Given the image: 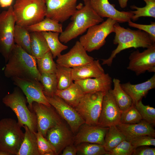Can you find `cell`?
Instances as JSON below:
<instances>
[{
    "instance_id": "cell-9",
    "label": "cell",
    "mask_w": 155,
    "mask_h": 155,
    "mask_svg": "<svg viewBox=\"0 0 155 155\" xmlns=\"http://www.w3.org/2000/svg\"><path fill=\"white\" fill-rule=\"evenodd\" d=\"M16 22L12 6L0 13V53L6 63L15 44L14 33Z\"/></svg>"
},
{
    "instance_id": "cell-13",
    "label": "cell",
    "mask_w": 155,
    "mask_h": 155,
    "mask_svg": "<svg viewBox=\"0 0 155 155\" xmlns=\"http://www.w3.org/2000/svg\"><path fill=\"white\" fill-rule=\"evenodd\" d=\"M43 0L47 8L46 17L59 22L63 23L67 20L77 8L78 0Z\"/></svg>"
},
{
    "instance_id": "cell-23",
    "label": "cell",
    "mask_w": 155,
    "mask_h": 155,
    "mask_svg": "<svg viewBox=\"0 0 155 155\" xmlns=\"http://www.w3.org/2000/svg\"><path fill=\"white\" fill-rule=\"evenodd\" d=\"M105 73L98 60L72 68L73 79L74 81L99 77Z\"/></svg>"
},
{
    "instance_id": "cell-12",
    "label": "cell",
    "mask_w": 155,
    "mask_h": 155,
    "mask_svg": "<svg viewBox=\"0 0 155 155\" xmlns=\"http://www.w3.org/2000/svg\"><path fill=\"white\" fill-rule=\"evenodd\" d=\"M46 97L49 103L69 124L73 133L77 132L80 127L85 123L75 108L62 98L55 94L51 97Z\"/></svg>"
},
{
    "instance_id": "cell-11",
    "label": "cell",
    "mask_w": 155,
    "mask_h": 155,
    "mask_svg": "<svg viewBox=\"0 0 155 155\" xmlns=\"http://www.w3.org/2000/svg\"><path fill=\"white\" fill-rule=\"evenodd\" d=\"M15 85L22 90L26 96L28 108L32 111L33 102L41 103L46 106L51 105L43 92V87L37 80L18 78H11Z\"/></svg>"
},
{
    "instance_id": "cell-42",
    "label": "cell",
    "mask_w": 155,
    "mask_h": 155,
    "mask_svg": "<svg viewBox=\"0 0 155 155\" xmlns=\"http://www.w3.org/2000/svg\"><path fill=\"white\" fill-rule=\"evenodd\" d=\"M128 25L136 28L148 33L151 37L153 41L155 42V22H151L148 25L137 24L131 20L128 22Z\"/></svg>"
},
{
    "instance_id": "cell-10",
    "label": "cell",
    "mask_w": 155,
    "mask_h": 155,
    "mask_svg": "<svg viewBox=\"0 0 155 155\" xmlns=\"http://www.w3.org/2000/svg\"><path fill=\"white\" fill-rule=\"evenodd\" d=\"M127 69L137 75L146 71L155 72V43L142 52L138 50L132 52L129 57Z\"/></svg>"
},
{
    "instance_id": "cell-32",
    "label": "cell",
    "mask_w": 155,
    "mask_h": 155,
    "mask_svg": "<svg viewBox=\"0 0 155 155\" xmlns=\"http://www.w3.org/2000/svg\"><path fill=\"white\" fill-rule=\"evenodd\" d=\"M57 64L55 73L58 90L65 89L73 83L72 68L60 66Z\"/></svg>"
},
{
    "instance_id": "cell-1",
    "label": "cell",
    "mask_w": 155,
    "mask_h": 155,
    "mask_svg": "<svg viewBox=\"0 0 155 155\" xmlns=\"http://www.w3.org/2000/svg\"><path fill=\"white\" fill-rule=\"evenodd\" d=\"M4 73L7 78H18L40 81L41 74L36 59L15 44L6 63Z\"/></svg>"
},
{
    "instance_id": "cell-27",
    "label": "cell",
    "mask_w": 155,
    "mask_h": 155,
    "mask_svg": "<svg viewBox=\"0 0 155 155\" xmlns=\"http://www.w3.org/2000/svg\"><path fill=\"white\" fill-rule=\"evenodd\" d=\"M31 55L36 59L42 57L50 51L47 42L41 32H30Z\"/></svg>"
},
{
    "instance_id": "cell-24",
    "label": "cell",
    "mask_w": 155,
    "mask_h": 155,
    "mask_svg": "<svg viewBox=\"0 0 155 155\" xmlns=\"http://www.w3.org/2000/svg\"><path fill=\"white\" fill-rule=\"evenodd\" d=\"M84 94L80 86L74 82L65 89L57 90L55 95L62 98L71 106L75 108Z\"/></svg>"
},
{
    "instance_id": "cell-16",
    "label": "cell",
    "mask_w": 155,
    "mask_h": 155,
    "mask_svg": "<svg viewBox=\"0 0 155 155\" xmlns=\"http://www.w3.org/2000/svg\"><path fill=\"white\" fill-rule=\"evenodd\" d=\"M90 6L100 17L110 18L117 22L123 23L131 20L134 14L130 11H120L117 9L115 5L111 4L108 0H90Z\"/></svg>"
},
{
    "instance_id": "cell-43",
    "label": "cell",
    "mask_w": 155,
    "mask_h": 155,
    "mask_svg": "<svg viewBox=\"0 0 155 155\" xmlns=\"http://www.w3.org/2000/svg\"><path fill=\"white\" fill-rule=\"evenodd\" d=\"M132 155H155V148L149 146H142L134 149Z\"/></svg>"
},
{
    "instance_id": "cell-36",
    "label": "cell",
    "mask_w": 155,
    "mask_h": 155,
    "mask_svg": "<svg viewBox=\"0 0 155 155\" xmlns=\"http://www.w3.org/2000/svg\"><path fill=\"white\" fill-rule=\"evenodd\" d=\"M79 145L77 147V152L81 155H108V154L103 145L88 143H82Z\"/></svg>"
},
{
    "instance_id": "cell-29",
    "label": "cell",
    "mask_w": 155,
    "mask_h": 155,
    "mask_svg": "<svg viewBox=\"0 0 155 155\" xmlns=\"http://www.w3.org/2000/svg\"><path fill=\"white\" fill-rule=\"evenodd\" d=\"M46 39L53 58L61 55V52L68 48L59 39V33L51 31L41 32Z\"/></svg>"
},
{
    "instance_id": "cell-31",
    "label": "cell",
    "mask_w": 155,
    "mask_h": 155,
    "mask_svg": "<svg viewBox=\"0 0 155 155\" xmlns=\"http://www.w3.org/2000/svg\"><path fill=\"white\" fill-rule=\"evenodd\" d=\"M14 41L16 44L31 55L30 32L25 27L16 24L14 30Z\"/></svg>"
},
{
    "instance_id": "cell-6",
    "label": "cell",
    "mask_w": 155,
    "mask_h": 155,
    "mask_svg": "<svg viewBox=\"0 0 155 155\" xmlns=\"http://www.w3.org/2000/svg\"><path fill=\"white\" fill-rule=\"evenodd\" d=\"M22 127L14 119L5 118L0 120V150L17 155L23 140Z\"/></svg>"
},
{
    "instance_id": "cell-17",
    "label": "cell",
    "mask_w": 155,
    "mask_h": 155,
    "mask_svg": "<svg viewBox=\"0 0 155 155\" xmlns=\"http://www.w3.org/2000/svg\"><path fill=\"white\" fill-rule=\"evenodd\" d=\"M71 131L62 121L47 131L45 138L58 155L67 146L73 144L74 137Z\"/></svg>"
},
{
    "instance_id": "cell-37",
    "label": "cell",
    "mask_w": 155,
    "mask_h": 155,
    "mask_svg": "<svg viewBox=\"0 0 155 155\" xmlns=\"http://www.w3.org/2000/svg\"><path fill=\"white\" fill-rule=\"evenodd\" d=\"M135 106L140 114L142 119L153 125L155 124V108L149 105H144L140 100Z\"/></svg>"
},
{
    "instance_id": "cell-44",
    "label": "cell",
    "mask_w": 155,
    "mask_h": 155,
    "mask_svg": "<svg viewBox=\"0 0 155 155\" xmlns=\"http://www.w3.org/2000/svg\"><path fill=\"white\" fill-rule=\"evenodd\" d=\"M78 150L73 144L66 146L63 150L62 155H75L77 153Z\"/></svg>"
},
{
    "instance_id": "cell-45",
    "label": "cell",
    "mask_w": 155,
    "mask_h": 155,
    "mask_svg": "<svg viewBox=\"0 0 155 155\" xmlns=\"http://www.w3.org/2000/svg\"><path fill=\"white\" fill-rule=\"evenodd\" d=\"M13 0H0V6L2 7H9Z\"/></svg>"
},
{
    "instance_id": "cell-40",
    "label": "cell",
    "mask_w": 155,
    "mask_h": 155,
    "mask_svg": "<svg viewBox=\"0 0 155 155\" xmlns=\"http://www.w3.org/2000/svg\"><path fill=\"white\" fill-rule=\"evenodd\" d=\"M134 149L129 141L125 140L109 151L108 155H131Z\"/></svg>"
},
{
    "instance_id": "cell-39",
    "label": "cell",
    "mask_w": 155,
    "mask_h": 155,
    "mask_svg": "<svg viewBox=\"0 0 155 155\" xmlns=\"http://www.w3.org/2000/svg\"><path fill=\"white\" fill-rule=\"evenodd\" d=\"M35 133L40 155H56L53 148L46 139L39 132Z\"/></svg>"
},
{
    "instance_id": "cell-30",
    "label": "cell",
    "mask_w": 155,
    "mask_h": 155,
    "mask_svg": "<svg viewBox=\"0 0 155 155\" xmlns=\"http://www.w3.org/2000/svg\"><path fill=\"white\" fill-rule=\"evenodd\" d=\"M126 140L125 135L116 125L108 127L104 139L103 146L108 152L115 147L122 141Z\"/></svg>"
},
{
    "instance_id": "cell-28",
    "label": "cell",
    "mask_w": 155,
    "mask_h": 155,
    "mask_svg": "<svg viewBox=\"0 0 155 155\" xmlns=\"http://www.w3.org/2000/svg\"><path fill=\"white\" fill-rule=\"evenodd\" d=\"M25 27L30 32L51 31L61 33L63 31L61 24L46 17L36 24Z\"/></svg>"
},
{
    "instance_id": "cell-20",
    "label": "cell",
    "mask_w": 155,
    "mask_h": 155,
    "mask_svg": "<svg viewBox=\"0 0 155 155\" xmlns=\"http://www.w3.org/2000/svg\"><path fill=\"white\" fill-rule=\"evenodd\" d=\"M116 126L125 135L126 140L128 141L142 135L155 137V130L154 125L143 119L139 123L134 124L119 123Z\"/></svg>"
},
{
    "instance_id": "cell-35",
    "label": "cell",
    "mask_w": 155,
    "mask_h": 155,
    "mask_svg": "<svg viewBox=\"0 0 155 155\" xmlns=\"http://www.w3.org/2000/svg\"><path fill=\"white\" fill-rule=\"evenodd\" d=\"M40 82L43 87V92L46 97H51L55 94L57 84L55 73L41 74Z\"/></svg>"
},
{
    "instance_id": "cell-5",
    "label": "cell",
    "mask_w": 155,
    "mask_h": 155,
    "mask_svg": "<svg viewBox=\"0 0 155 155\" xmlns=\"http://www.w3.org/2000/svg\"><path fill=\"white\" fill-rule=\"evenodd\" d=\"M26 100L23 95L17 88L15 89L12 93L6 95L2 99L3 103L15 114L18 122L21 126H26L31 131L35 133L37 131L36 116L27 106Z\"/></svg>"
},
{
    "instance_id": "cell-7",
    "label": "cell",
    "mask_w": 155,
    "mask_h": 155,
    "mask_svg": "<svg viewBox=\"0 0 155 155\" xmlns=\"http://www.w3.org/2000/svg\"><path fill=\"white\" fill-rule=\"evenodd\" d=\"M117 22L107 18L101 24L89 28L86 33L80 37L79 41L87 52L99 50L105 44L106 38L114 32V25Z\"/></svg>"
},
{
    "instance_id": "cell-25",
    "label": "cell",
    "mask_w": 155,
    "mask_h": 155,
    "mask_svg": "<svg viewBox=\"0 0 155 155\" xmlns=\"http://www.w3.org/2000/svg\"><path fill=\"white\" fill-rule=\"evenodd\" d=\"M23 127L25 131L24 137L17 155H40L35 133L26 126Z\"/></svg>"
},
{
    "instance_id": "cell-18",
    "label": "cell",
    "mask_w": 155,
    "mask_h": 155,
    "mask_svg": "<svg viewBox=\"0 0 155 155\" xmlns=\"http://www.w3.org/2000/svg\"><path fill=\"white\" fill-rule=\"evenodd\" d=\"M94 60L89 55L79 41L67 53L57 57V64L60 66L73 68L90 63Z\"/></svg>"
},
{
    "instance_id": "cell-8",
    "label": "cell",
    "mask_w": 155,
    "mask_h": 155,
    "mask_svg": "<svg viewBox=\"0 0 155 155\" xmlns=\"http://www.w3.org/2000/svg\"><path fill=\"white\" fill-rule=\"evenodd\" d=\"M106 92L98 91L84 94L75 108L85 121L90 125H97L103 97Z\"/></svg>"
},
{
    "instance_id": "cell-2",
    "label": "cell",
    "mask_w": 155,
    "mask_h": 155,
    "mask_svg": "<svg viewBox=\"0 0 155 155\" xmlns=\"http://www.w3.org/2000/svg\"><path fill=\"white\" fill-rule=\"evenodd\" d=\"M114 32L115 34L113 40L115 44H118L107 59L101 60L102 64L111 66L113 59L121 51L131 48H148L155 42L147 33L141 30H132L121 26L119 23L114 25Z\"/></svg>"
},
{
    "instance_id": "cell-14",
    "label": "cell",
    "mask_w": 155,
    "mask_h": 155,
    "mask_svg": "<svg viewBox=\"0 0 155 155\" xmlns=\"http://www.w3.org/2000/svg\"><path fill=\"white\" fill-rule=\"evenodd\" d=\"M32 111L36 117L37 131L40 133L44 137L49 129L62 121L51 106H49L33 102Z\"/></svg>"
},
{
    "instance_id": "cell-46",
    "label": "cell",
    "mask_w": 155,
    "mask_h": 155,
    "mask_svg": "<svg viewBox=\"0 0 155 155\" xmlns=\"http://www.w3.org/2000/svg\"><path fill=\"white\" fill-rule=\"evenodd\" d=\"M120 7L122 8H124L127 5L128 0H117Z\"/></svg>"
},
{
    "instance_id": "cell-19",
    "label": "cell",
    "mask_w": 155,
    "mask_h": 155,
    "mask_svg": "<svg viewBox=\"0 0 155 155\" xmlns=\"http://www.w3.org/2000/svg\"><path fill=\"white\" fill-rule=\"evenodd\" d=\"M85 124L74 137L73 141L75 144L88 143L103 146L105 136L108 127Z\"/></svg>"
},
{
    "instance_id": "cell-47",
    "label": "cell",
    "mask_w": 155,
    "mask_h": 155,
    "mask_svg": "<svg viewBox=\"0 0 155 155\" xmlns=\"http://www.w3.org/2000/svg\"><path fill=\"white\" fill-rule=\"evenodd\" d=\"M0 155H10V154L6 152L0 150Z\"/></svg>"
},
{
    "instance_id": "cell-15",
    "label": "cell",
    "mask_w": 155,
    "mask_h": 155,
    "mask_svg": "<svg viewBox=\"0 0 155 155\" xmlns=\"http://www.w3.org/2000/svg\"><path fill=\"white\" fill-rule=\"evenodd\" d=\"M121 112L114 98L108 91L103 99L98 125L108 127L120 123Z\"/></svg>"
},
{
    "instance_id": "cell-41",
    "label": "cell",
    "mask_w": 155,
    "mask_h": 155,
    "mask_svg": "<svg viewBox=\"0 0 155 155\" xmlns=\"http://www.w3.org/2000/svg\"><path fill=\"white\" fill-rule=\"evenodd\" d=\"M129 141L134 149L142 146H155V137L147 135L140 136Z\"/></svg>"
},
{
    "instance_id": "cell-33",
    "label": "cell",
    "mask_w": 155,
    "mask_h": 155,
    "mask_svg": "<svg viewBox=\"0 0 155 155\" xmlns=\"http://www.w3.org/2000/svg\"><path fill=\"white\" fill-rule=\"evenodd\" d=\"M53 59V55L50 51L42 57L36 59L37 68L41 74L55 73L57 64Z\"/></svg>"
},
{
    "instance_id": "cell-21",
    "label": "cell",
    "mask_w": 155,
    "mask_h": 155,
    "mask_svg": "<svg viewBox=\"0 0 155 155\" xmlns=\"http://www.w3.org/2000/svg\"><path fill=\"white\" fill-rule=\"evenodd\" d=\"M113 80L109 74L105 73L102 76L74 81L81 87L84 93L102 91L108 92L112 89Z\"/></svg>"
},
{
    "instance_id": "cell-22",
    "label": "cell",
    "mask_w": 155,
    "mask_h": 155,
    "mask_svg": "<svg viewBox=\"0 0 155 155\" xmlns=\"http://www.w3.org/2000/svg\"><path fill=\"white\" fill-rule=\"evenodd\" d=\"M123 89L130 96L135 104L144 97L148 91L155 88V74L148 80L135 84L129 82L121 84Z\"/></svg>"
},
{
    "instance_id": "cell-48",
    "label": "cell",
    "mask_w": 155,
    "mask_h": 155,
    "mask_svg": "<svg viewBox=\"0 0 155 155\" xmlns=\"http://www.w3.org/2000/svg\"><path fill=\"white\" fill-rule=\"evenodd\" d=\"M90 0H84V2H86V1H90Z\"/></svg>"
},
{
    "instance_id": "cell-4",
    "label": "cell",
    "mask_w": 155,
    "mask_h": 155,
    "mask_svg": "<svg viewBox=\"0 0 155 155\" xmlns=\"http://www.w3.org/2000/svg\"><path fill=\"white\" fill-rule=\"evenodd\" d=\"M13 7L16 24L24 27L41 21L46 14L43 0H16Z\"/></svg>"
},
{
    "instance_id": "cell-26",
    "label": "cell",
    "mask_w": 155,
    "mask_h": 155,
    "mask_svg": "<svg viewBox=\"0 0 155 155\" xmlns=\"http://www.w3.org/2000/svg\"><path fill=\"white\" fill-rule=\"evenodd\" d=\"M112 81L114 88L109 92L113 96L122 113L132 105L133 101L130 96L122 88L120 80L114 78Z\"/></svg>"
},
{
    "instance_id": "cell-38",
    "label": "cell",
    "mask_w": 155,
    "mask_h": 155,
    "mask_svg": "<svg viewBox=\"0 0 155 155\" xmlns=\"http://www.w3.org/2000/svg\"><path fill=\"white\" fill-rule=\"evenodd\" d=\"M142 119L133 104L125 111L121 113L120 123L124 124H134L140 122Z\"/></svg>"
},
{
    "instance_id": "cell-34",
    "label": "cell",
    "mask_w": 155,
    "mask_h": 155,
    "mask_svg": "<svg viewBox=\"0 0 155 155\" xmlns=\"http://www.w3.org/2000/svg\"><path fill=\"white\" fill-rule=\"evenodd\" d=\"M146 3L145 6L140 7L135 5L130 6L131 8L136 10L131 11L134 15L131 19L134 21L140 17H148L155 18V0H143Z\"/></svg>"
},
{
    "instance_id": "cell-3",
    "label": "cell",
    "mask_w": 155,
    "mask_h": 155,
    "mask_svg": "<svg viewBox=\"0 0 155 155\" xmlns=\"http://www.w3.org/2000/svg\"><path fill=\"white\" fill-rule=\"evenodd\" d=\"M84 6H78L71 16V22L64 31L61 33L59 39L61 42L66 43L82 34L91 26L104 21L92 9L89 1L84 2Z\"/></svg>"
}]
</instances>
